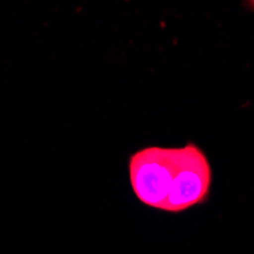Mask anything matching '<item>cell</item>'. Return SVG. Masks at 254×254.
<instances>
[{
	"instance_id": "3",
	"label": "cell",
	"mask_w": 254,
	"mask_h": 254,
	"mask_svg": "<svg viewBox=\"0 0 254 254\" xmlns=\"http://www.w3.org/2000/svg\"><path fill=\"white\" fill-rule=\"evenodd\" d=\"M251 6H253V8H254V2H251Z\"/></svg>"
},
{
	"instance_id": "2",
	"label": "cell",
	"mask_w": 254,
	"mask_h": 254,
	"mask_svg": "<svg viewBox=\"0 0 254 254\" xmlns=\"http://www.w3.org/2000/svg\"><path fill=\"white\" fill-rule=\"evenodd\" d=\"M129 183L142 204L163 210L172 181V148L149 146L129 157Z\"/></svg>"
},
{
	"instance_id": "1",
	"label": "cell",
	"mask_w": 254,
	"mask_h": 254,
	"mask_svg": "<svg viewBox=\"0 0 254 254\" xmlns=\"http://www.w3.org/2000/svg\"><path fill=\"white\" fill-rule=\"evenodd\" d=\"M212 168L195 143L172 148V181L163 212L180 213L202 204L210 193Z\"/></svg>"
}]
</instances>
